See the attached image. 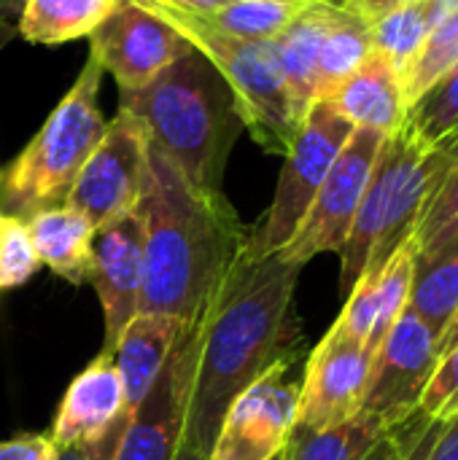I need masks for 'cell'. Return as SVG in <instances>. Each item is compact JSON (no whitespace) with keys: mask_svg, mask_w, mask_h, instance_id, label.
<instances>
[{"mask_svg":"<svg viewBox=\"0 0 458 460\" xmlns=\"http://www.w3.org/2000/svg\"><path fill=\"white\" fill-rule=\"evenodd\" d=\"M22 5V0H0V16L5 19V13L11 11V8H19Z\"/></svg>","mask_w":458,"mask_h":460,"instance_id":"cell-41","label":"cell"},{"mask_svg":"<svg viewBox=\"0 0 458 460\" xmlns=\"http://www.w3.org/2000/svg\"><path fill=\"white\" fill-rule=\"evenodd\" d=\"M373 361L375 353L367 345L329 329L308 356L300 383L297 426L324 431L354 420L367 396Z\"/></svg>","mask_w":458,"mask_h":460,"instance_id":"cell-12","label":"cell"},{"mask_svg":"<svg viewBox=\"0 0 458 460\" xmlns=\"http://www.w3.org/2000/svg\"><path fill=\"white\" fill-rule=\"evenodd\" d=\"M386 434L389 429L367 412H359L354 420L324 431L294 426L281 460H364Z\"/></svg>","mask_w":458,"mask_h":460,"instance_id":"cell-25","label":"cell"},{"mask_svg":"<svg viewBox=\"0 0 458 460\" xmlns=\"http://www.w3.org/2000/svg\"><path fill=\"white\" fill-rule=\"evenodd\" d=\"M310 3L308 0H224L211 11H192L211 27L246 38L273 40L278 38Z\"/></svg>","mask_w":458,"mask_h":460,"instance_id":"cell-26","label":"cell"},{"mask_svg":"<svg viewBox=\"0 0 458 460\" xmlns=\"http://www.w3.org/2000/svg\"><path fill=\"white\" fill-rule=\"evenodd\" d=\"M119 108L140 119L148 140L192 183L221 191L229 154L246 127L211 59L189 49L143 89L121 92Z\"/></svg>","mask_w":458,"mask_h":460,"instance_id":"cell-3","label":"cell"},{"mask_svg":"<svg viewBox=\"0 0 458 460\" xmlns=\"http://www.w3.org/2000/svg\"><path fill=\"white\" fill-rule=\"evenodd\" d=\"M148 135L138 116L119 108L105 124V132L84 162L67 205L81 210L94 229L119 213L138 208Z\"/></svg>","mask_w":458,"mask_h":460,"instance_id":"cell-10","label":"cell"},{"mask_svg":"<svg viewBox=\"0 0 458 460\" xmlns=\"http://www.w3.org/2000/svg\"><path fill=\"white\" fill-rule=\"evenodd\" d=\"M297 356L273 364L227 407L208 460H278L292 439L300 383L289 380Z\"/></svg>","mask_w":458,"mask_h":460,"instance_id":"cell-9","label":"cell"},{"mask_svg":"<svg viewBox=\"0 0 458 460\" xmlns=\"http://www.w3.org/2000/svg\"><path fill=\"white\" fill-rule=\"evenodd\" d=\"M418 412L432 423H451L458 418V342L437 358Z\"/></svg>","mask_w":458,"mask_h":460,"instance_id":"cell-32","label":"cell"},{"mask_svg":"<svg viewBox=\"0 0 458 460\" xmlns=\"http://www.w3.org/2000/svg\"><path fill=\"white\" fill-rule=\"evenodd\" d=\"M437 358V334L408 305L375 353L362 412L389 431L405 426L418 412Z\"/></svg>","mask_w":458,"mask_h":460,"instance_id":"cell-11","label":"cell"},{"mask_svg":"<svg viewBox=\"0 0 458 460\" xmlns=\"http://www.w3.org/2000/svg\"><path fill=\"white\" fill-rule=\"evenodd\" d=\"M13 32H16V27H13L8 19H3V16H0V49L11 40V35H13Z\"/></svg>","mask_w":458,"mask_h":460,"instance_id":"cell-39","label":"cell"},{"mask_svg":"<svg viewBox=\"0 0 458 460\" xmlns=\"http://www.w3.org/2000/svg\"><path fill=\"white\" fill-rule=\"evenodd\" d=\"M162 22H167L173 30H178L192 49H197L211 65L224 75L229 84L238 113L246 127V132L254 137L256 146H262L267 154H286L297 129L300 119L294 113L283 73L275 59L273 40H246L227 35L208 22H202L197 13L178 8L170 0H130Z\"/></svg>","mask_w":458,"mask_h":460,"instance_id":"cell-6","label":"cell"},{"mask_svg":"<svg viewBox=\"0 0 458 460\" xmlns=\"http://www.w3.org/2000/svg\"><path fill=\"white\" fill-rule=\"evenodd\" d=\"M132 420H121L105 439H100V442H94V445H84V447H62L59 450V456L57 460H113L116 456V447H119V442H121V437H124V431H127V426H130Z\"/></svg>","mask_w":458,"mask_h":460,"instance_id":"cell-35","label":"cell"},{"mask_svg":"<svg viewBox=\"0 0 458 460\" xmlns=\"http://www.w3.org/2000/svg\"><path fill=\"white\" fill-rule=\"evenodd\" d=\"M458 59V0H432V32L402 73L408 108Z\"/></svg>","mask_w":458,"mask_h":460,"instance_id":"cell-27","label":"cell"},{"mask_svg":"<svg viewBox=\"0 0 458 460\" xmlns=\"http://www.w3.org/2000/svg\"><path fill=\"white\" fill-rule=\"evenodd\" d=\"M410 310L437 334V340L451 326L458 313V221L416 245Z\"/></svg>","mask_w":458,"mask_h":460,"instance_id":"cell-20","label":"cell"},{"mask_svg":"<svg viewBox=\"0 0 458 460\" xmlns=\"http://www.w3.org/2000/svg\"><path fill=\"white\" fill-rule=\"evenodd\" d=\"M124 415V388L111 350H103L86 369H81L67 385L54 426L51 439L62 447H84L105 439Z\"/></svg>","mask_w":458,"mask_h":460,"instance_id":"cell-17","label":"cell"},{"mask_svg":"<svg viewBox=\"0 0 458 460\" xmlns=\"http://www.w3.org/2000/svg\"><path fill=\"white\" fill-rule=\"evenodd\" d=\"M302 267L246 243L205 313L200 315V350L184 412L181 447L208 458L219 423L273 364L294 356L300 340L294 288Z\"/></svg>","mask_w":458,"mask_h":460,"instance_id":"cell-1","label":"cell"},{"mask_svg":"<svg viewBox=\"0 0 458 460\" xmlns=\"http://www.w3.org/2000/svg\"><path fill=\"white\" fill-rule=\"evenodd\" d=\"M143 224V288L138 313L194 323L248 243L224 191L192 183L151 140L138 199Z\"/></svg>","mask_w":458,"mask_h":460,"instance_id":"cell-2","label":"cell"},{"mask_svg":"<svg viewBox=\"0 0 458 460\" xmlns=\"http://www.w3.org/2000/svg\"><path fill=\"white\" fill-rule=\"evenodd\" d=\"M175 3L178 8H186V11H211L216 5H221L224 0H170Z\"/></svg>","mask_w":458,"mask_h":460,"instance_id":"cell-38","label":"cell"},{"mask_svg":"<svg viewBox=\"0 0 458 460\" xmlns=\"http://www.w3.org/2000/svg\"><path fill=\"white\" fill-rule=\"evenodd\" d=\"M429 32H432V0L400 5L370 22L373 49L389 57L391 65L400 70V75L416 59Z\"/></svg>","mask_w":458,"mask_h":460,"instance_id":"cell-28","label":"cell"},{"mask_svg":"<svg viewBox=\"0 0 458 460\" xmlns=\"http://www.w3.org/2000/svg\"><path fill=\"white\" fill-rule=\"evenodd\" d=\"M383 140L386 137L375 129L356 127L351 132L348 143L343 146L332 170L327 172L310 210L305 213L300 229L278 251L283 259L305 267L319 253H340Z\"/></svg>","mask_w":458,"mask_h":460,"instance_id":"cell-8","label":"cell"},{"mask_svg":"<svg viewBox=\"0 0 458 460\" xmlns=\"http://www.w3.org/2000/svg\"><path fill=\"white\" fill-rule=\"evenodd\" d=\"M354 127L375 129L383 137L400 132L408 121V100L400 70L381 51H370L367 59L329 94L324 97Z\"/></svg>","mask_w":458,"mask_h":460,"instance_id":"cell-18","label":"cell"},{"mask_svg":"<svg viewBox=\"0 0 458 460\" xmlns=\"http://www.w3.org/2000/svg\"><path fill=\"white\" fill-rule=\"evenodd\" d=\"M408 124L429 146L458 137V59L410 105Z\"/></svg>","mask_w":458,"mask_h":460,"instance_id":"cell-29","label":"cell"},{"mask_svg":"<svg viewBox=\"0 0 458 460\" xmlns=\"http://www.w3.org/2000/svg\"><path fill=\"white\" fill-rule=\"evenodd\" d=\"M337 3H310L278 38H273L275 59L283 73L292 105L297 119L302 121L310 105L319 100L316 94V65L321 38L332 19Z\"/></svg>","mask_w":458,"mask_h":460,"instance_id":"cell-22","label":"cell"},{"mask_svg":"<svg viewBox=\"0 0 458 460\" xmlns=\"http://www.w3.org/2000/svg\"><path fill=\"white\" fill-rule=\"evenodd\" d=\"M24 224L40 264L73 286L89 280L94 224L81 210L65 202L30 216Z\"/></svg>","mask_w":458,"mask_h":460,"instance_id":"cell-21","label":"cell"},{"mask_svg":"<svg viewBox=\"0 0 458 460\" xmlns=\"http://www.w3.org/2000/svg\"><path fill=\"white\" fill-rule=\"evenodd\" d=\"M427 460H458V418L445 423L440 439L435 442V447H432Z\"/></svg>","mask_w":458,"mask_h":460,"instance_id":"cell-36","label":"cell"},{"mask_svg":"<svg viewBox=\"0 0 458 460\" xmlns=\"http://www.w3.org/2000/svg\"><path fill=\"white\" fill-rule=\"evenodd\" d=\"M200 350V318L170 353L165 369L154 380L143 404L132 415L113 460H175L181 450V429L192 375Z\"/></svg>","mask_w":458,"mask_h":460,"instance_id":"cell-14","label":"cell"},{"mask_svg":"<svg viewBox=\"0 0 458 460\" xmlns=\"http://www.w3.org/2000/svg\"><path fill=\"white\" fill-rule=\"evenodd\" d=\"M189 49L178 30L130 0H121L89 35V51L113 75L119 92L143 89Z\"/></svg>","mask_w":458,"mask_h":460,"instance_id":"cell-13","label":"cell"},{"mask_svg":"<svg viewBox=\"0 0 458 460\" xmlns=\"http://www.w3.org/2000/svg\"><path fill=\"white\" fill-rule=\"evenodd\" d=\"M192 323H184L173 315L159 313H138L121 337L113 345L116 369L124 388V415H135L151 391L154 380L165 369L170 353L184 340Z\"/></svg>","mask_w":458,"mask_h":460,"instance_id":"cell-19","label":"cell"},{"mask_svg":"<svg viewBox=\"0 0 458 460\" xmlns=\"http://www.w3.org/2000/svg\"><path fill=\"white\" fill-rule=\"evenodd\" d=\"M448 143L429 146L416 129L389 135L340 248V288L348 294L367 267H381L408 237L448 170Z\"/></svg>","mask_w":458,"mask_h":460,"instance_id":"cell-4","label":"cell"},{"mask_svg":"<svg viewBox=\"0 0 458 460\" xmlns=\"http://www.w3.org/2000/svg\"><path fill=\"white\" fill-rule=\"evenodd\" d=\"M354 129L356 127L327 100H316L310 105L289 151L283 154V170L273 202L248 234L251 248L275 253L294 237Z\"/></svg>","mask_w":458,"mask_h":460,"instance_id":"cell-7","label":"cell"},{"mask_svg":"<svg viewBox=\"0 0 458 460\" xmlns=\"http://www.w3.org/2000/svg\"><path fill=\"white\" fill-rule=\"evenodd\" d=\"M370 51H373L370 22L346 11L343 5H335L319 49V65H316L319 100L329 97L367 59Z\"/></svg>","mask_w":458,"mask_h":460,"instance_id":"cell-24","label":"cell"},{"mask_svg":"<svg viewBox=\"0 0 458 460\" xmlns=\"http://www.w3.org/2000/svg\"><path fill=\"white\" fill-rule=\"evenodd\" d=\"M59 447L51 434H22L0 442V460H57Z\"/></svg>","mask_w":458,"mask_h":460,"instance_id":"cell-34","label":"cell"},{"mask_svg":"<svg viewBox=\"0 0 458 460\" xmlns=\"http://www.w3.org/2000/svg\"><path fill=\"white\" fill-rule=\"evenodd\" d=\"M121 0H22L16 32L27 43L62 46L89 38Z\"/></svg>","mask_w":458,"mask_h":460,"instance_id":"cell-23","label":"cell"},{"mask_svg":"<svg viewBox=\"0 0 458 460\" xmlns=\"http://www.w3.org/2000/svg\"><path fill=\"white\" fill-rule=\"evenodd\" d=\"M448 154H451L448 170L416 221V229H413L416 245L432 240L437 232H443L445 226L458 221V137L448 140Z\"/></svg>","mask_w":458,"mask_h":460,"instance_id":"cell-31","label":"cell"},{"mask_svg":"<svg viewBox=\"0 0 458 460\" xmlns=\"http://www.w3.org/2000/svg\"><path fill=\"white\" fill-rule=\"evenodd\" d=\"M308 3H337L340 5V0H308Z\"/></svg>","mask_w":458,"mask_h":460,"instance_id":"cell-42","label":"cell"},{"mask_svg":"<svg viewBox=\"0 0 458 460\" xmlns=\"http://www.w3.org/2000/svg\"><path fill=\"white\" fill-rule=\"evenodd\" d=\"M429 423H432V420H427L421 412H416L405 426L389 431V434L370 450V456L364 460H405L410 445L424 434V429H427Z\"/></svg>","mask_w":458,"mask_h":460,"instance_id":"cell-33","label":"cell"},{"mask_svg":"<svg viewBox=\"0 0 458 460\" xmlns=\"http://www.w3.org/2000/svg\"><path fill=\"white\" fill-rule=\"evenodd\" d=\"M175 460H208V458H205V456H200V453H192V450H184V447H181V450L175 453Z\"/></svg>","mask_w":458,"mask_h":460,"instance_id":"cell-40","label":"cell"},{"mask_svg":"<svg viewBox=\"0 0 458 460\" xmlns=\"http://www.w3.org/2000/svg\"><path fill=\"white\" fill-rule=\"evenodd\" d=\"M86 283L94 286L103 307V350H113L127 323L138 315L143 288V224L138 208L119 213L94 229L92 270Z\"/></svg>","mask_w":458,"mask_h":460,"instance_id":"cell-15","label":"cell"},{"mask_svg":"<svg viewBox=\"0 0 458 460\" xmlns=\"http://www.w3.org/2000/svg\"><path fill=\"white\" fill-rule=\"evenodd\" d=\"M456 342H458V313L454 315L451 326H448V329L443 332V337L437 340V353L443 356V353H445V350H448L451 345H456Z\"/></svg>","mask_w":458,"mask_h":460,"instance_id":"cell-37","label":"cell"},{"mask_svg":"<svg viewBox=\"0 0 458 460\" xmlns=\"http://www.w3.org/2000/svg\"><path fill=\"white\" fill-rule=\"evenodd\" d=\"M103 65L89 51L81 73L65 97L46 116L38 135L0 167V210L30 218L46 208L67 202V194L105 132L97 105Z\"/></svg>","mask_w":458,"mask_h":460,"instance_id":"cell-5","label":"cell"},{"mask_svg":"<svg viewBox=\"0 0 458 460\" xmlns=\"http://www.w3.org/2000/svg\"><path fill=\"white\" fill-rule=\"evenodd\" d=\"M413 251V237H408L381 267H367L359 275V280L348 291V302L340 318L332 326L337 334L356 340L378 353L389 329L410 305Z\"/></svg>","mask_w":458,"mask_h":460,"instance_id":"cell-16","label":"cell"},{"mask_svg":"<svg viewBox=\"0 0 458 460\" xmlns=\"http://www.w3.org/2000/svg\"><path fill=\"white\" fill-rule=\"evenodd\" d=\"M38 270L40 261L35 256L24 218L0 210V291L24 286Z\"/></svg>","mask_w":458,"mask_h":460,"instance_id":"cell-30","label":"cell"}]
</instances>
